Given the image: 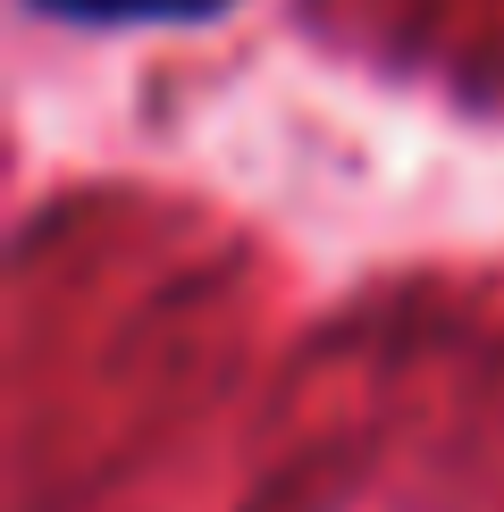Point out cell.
<instances>
[{
  "label": "cell",
  "instance_id": "6da1fadb",
  "mask_svg": "<svg viewBox=\"0 0 504 512\" xmlns=\"http://www.w3.org/2000/svg\"><path fill=\"white\" fill-rule=\"evenodd\" d=\"M34 9L68 26H202L227 0H34Z\"/></svg>",
  "mask_w": 504,
  "mask_h": 512
}]
</instances>
